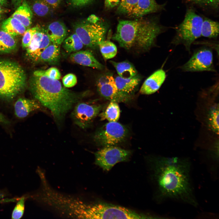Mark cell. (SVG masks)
Segmentation results:
<instances>
[{
	"mask_svg": "<svg viewBox=\"0 0 219 219\" xmlns=\"http://www.w3.org/2000/svg\"><path fill=\"white\" fill-rule=\"evenodd\" d=\"M138 0H120L117 9L120 13L129 16Z\"/></svg>",
	"mask_w": 219,
	"mask_h": 219,
	"instance_id": "31",
	"label": "cell"
},
{
	"mask_svg": "<svg viewBox=\"0 0 219 219\" xmlns=\"http://www.w3.org/2000/svg\"><path fill=\"white\" fill-rule=\"evenodd\" d=\"M101 53L106 59L112 58L115 56L117 53V48L116 45L109 40H103L99 45Z\"/></svg>",
	"mask_w": 219,
	"mask_h": 219,
	"instance_id": "29",
	"label": "cell"
},
{
	"mask_svg": "<svg viewBox=\"0 0 219 219\" xmlns=\"http://www.w3.org/2000/svg\"><path fill=\"white\" fill-rule=\"evenodd\" d=\"M200 6L217 9L218 8L219 0H190Z\"/></svg>",
	"mask_w": 219,
	"mask_h": 219,
	"instance_id": "35",
	"label": "cell"
},
{
	"mask_svg": "<svg viewBox=\"0 0 219 219\" xmlns=\"http://www.w3.org/2000/svg\"><path fill=\"white\" fill-rule=\"evenodd\" d=\"M44 32L40 28L33 35L29 46L26 49V56L32 61H39L43 52L40 46Z\"/></svg>",
	"mask_w": 219,
	"mask_h": 219,
	"instance_id": "19",
	"label": "cell"
},
{
	"mask_svg": "<svg viewBox=\"0 0 219 219\" xmlns=\"http://www.w3.org/2000/svg\"><path fill=\"white\" fill-rule=\"evenodd\" d=\"M120 77L124 78H131L136 76L137 71L133 65L127 61L116 62L110 61Z\"/></svg>",
	"mask_w": 219,
	"mask_h": 219,
	"instance_id": "24",
	"label": "cell"
},
{
	"mask_svg": "<svg viewBox=\"0 0 219 219\" xmlns=\"http://www.w3.org/2000/svg\"><path fill=\"white\" fill-rule=\"evenodd\" d=\"M219 109L218 106L214 108L209 114V122L212 129L216 133L219 131Z\"/></svg>",
	"mask_w": 219,
	"mask_h": 219,
	"instance_id": "33",
	"label": "cell"
},
{
	"mask_svg": "<svg viewBox=\"0 0 219 219\" xmlns=\"http://www.w3.org/2000/svg\"><path fill=\"white\" fill-rule=\"evenodd\" d=\"M10 124V122L5 116L0 112V124L8 125Z\"/></svg>",
	"mask_w": 219,
	"mask_h": 219,
	"instance_id": "42",
	"label": "cell"
},
{
	"mask_svg": "<svg viewBox=\"0 0 219 219\" xmlns=\"http://www.w3.org/2000/svg\"><path fill=\"white\" fill-rule=\"evenodd\" d=\"M31 92L39 103L49 109L57 122L62 120L74 105L85 96L86 92L76 93L57 80L34 71L30 80Z\"/></svg>",
	"mask_w": 219,
	"mask_h": 219,
	"instance_id": "2",
	"label": "cell"
},
{
	"mask_svg": "<svg viewBox=\"0 0 219 219\" xmlns=\"http://www.w3.org/2000/svg\"><path fill=\"white\" fill-rule=\"evenodd\" d=\"M63 43L64 50L68 53L79 51L84 45L81 39L75 33L65 39Z\"/></svg>",
	"mask_w": 219,
	"mask_h": 219,
	"instance_id": "28",
	"label": "cell"
},
{
	"mask_svg": "<svg viewBox=\"0 0 219 219\" xmlns=\"http://www.w3.org/2000/svg\"><path fill=\"white\" fill-rule=\"evenodd\" d=\"M21 66L11 61L0 59V98L12 100L23 90L26 82Z\"/></svg>",
	"mask_w": 219,
	"mask_h": 219,
	"instance_id": "5",
	"label": "cell"
},
{
	"mask_svg": "<svg viewBox=\"0 0 219 219\" xmlns=\"http://www.w3.org/2000/svg\"><path fill=\"white\" fill-rule=\"evenodd\" d=\"M26 197L23 196L20 198L12 211L11 218L13 219H19L23 216L25 210V203Z\"/></svg>",
	"mask_w": 219,
	"mask_h": 219,
	"instance_id": "32",
	"label": "cell"
},
{
	"mask_svg": "<svg viewBox=\"0 0 219 219\" xmlns=\"http://www.w3.org/2000/svg\"><path fill=\"white\" fill-rule=\"evenodd\" d=\"M43 203L44 206L61 216L76 218H90L92 203L64 194L51 188L45 193Z\"/></svg>",
	"mask_w": 219,
	"mask_h": 219,
	"instance_id": "4",
	"label": "cell"
},
{
	"mask_svg": "<svg viewBox=\"0 0 219 219\" xmlns=\"http://www.w3.org/2000/svg\"><path fill=\"white\" fill-rule=\"evenodd\" d=\"M128 130L124 126L117 122H109L98 129L93 139L98 145L103 147L115 146L126 138Z\"/></svg>",
	"mask_w": 219,
	"mask_h": 219,
	"instance_id": "9",
	"label": "cell"
},
{
	"mask_svg": "<svg viewBox=\"0 0 219 219\" xmlns=\"http://www.w3.org/2000/svg\"><path fill=\"white\" fill-rule=\"evenodd\" d=\"M45 32L51 42L59 45L63 43L67 35L65 25L59 21L50 23Z\"/></svg>",
	"mask_w": 219,
	"mask_h": 219,
	"instance_id": "18",
	"label": "cell"
},
{
	"mask_svg": "<svg viewBox=\"0 0 219 219\" xmlns=\"http://www.w3.org/2000/svg\"><path fill=\"white\" fill-rule=\"evenodd\" d=\"M2 17V14H0V20L1 18Z\"/></svg>",
	"mask_w": 219,
	"mask_h": 219,
	"instance_id": "46",
	"label": "cell"
},
{
	"mask_svg": "<svg viewBox=\"0 0 219 219\" xmlns=\"http://www.w3.org/2000/svg\"><path fill=\"white\" fill-rule=\"evenodd\" d=\"M203 19L192 9H188L182 22L176 28L174 42L182 43L189 50L192 43L201 36Z\"/></svg>",
	"mask_w": 219,
	"mask_h": 219,
	"instance_id": "6",
	"label": "cell"
},
{
	"mask_svg": "<svg viewBox=\"0 0 219 219\" xmlns=\"http://www.w3.org/2000/svg\"><path fill=\"white\" fill-rule=\"evenodd\" d=\"M40 29V27L37 26L26 29L22 39V45L23 49H26L29 46L33 35Z\"/></svg>",
	"mask_w": 219,
	"mask_h": 219,
	"instance_id": "34",
	"label": "cell"
},
{
	"mask_svg": "<svg viewBox=\"0 0 219 219\" xmlns=\"http://www.w3.org/2000/svg\"><path fill=\"white\" fill-rule=\"evenodd\" d=\"M11 16L19 21L27 29L29 28L32 23L33 13L31 7L25 0Z\"/></svg>",
	"mask_w": 219,
	"mask_h": 219,
	"instance_id": "20",
	"label": "cell"
},
{
	"mask_svg": "<svg viewBox=\"0 0 219 219\" xmlns=\"http://www.w3.org/2000/svg\"><path fill=\"white\" fill-rule=\"evenodd\" d=\"M7 0H0V5L3 6H6L7 5Z\"/></svg>",
	"mask_w": 219,
	"mask_h": 219,
	"instance_id": "45",
	"label": "cell"
},
{
	"mask_svg": "<svg viewBox=\"0 0 219 219\" xmlns=\"http://www.w3.org/2000/svg\"><path fill=\"white\" fill-rule=\"evenodd\" d=\"M97 90L99 94L104 98L118 102H127L131 96L119 91L114 78L109 74L103 75L98 78L96 83Z\"/></svg>",
	"mask_w": 219,
	"mask_h": 219,
	"instance_id": "11",
	"label": "cell"
},
{
	"mask_svg": "<svg viewBox=\"0 0 219 219\" xmlns=\"http://www.w3.org/2000/svg\"><path fill=\"white\" fill-rule=\"evenodd\" d=\"M103 108L102 105L89 103L78 102L71 113L74 123L83 129L87 128L92 121L99 113Z\"/></svg>",
	"mask_w": 219,
	"mask_h": 219,
	"instance_id": "12",
	"label": "cell"
},
{
	"mask_svg": "<svg viewBox=\"0 0 219 219\" xmlns=\"http://www.w3.org/2000/svg\"><path fill=\"white\" fill-rule=\"evenodd\" d=\"M8 196L7 193L5 191L0 190V203L3 202H9L13 201V199L7 198Z\"/></svg>",
	"mask_w": 219,
	"mask_h": 219,
	"instance_id": "40",
	"label": "cell"
},
{
	"mask_svg": "<svg viewBox=\"0 0 219 219\" xmlns=\"http://www.w3.org/2000/svg\"><path fill=\"white\" fill-rule=\"evenodd\" d=\"M164 5L158 4L155 0H138L136 5L129 15L137 18L156 12L163 9Z\"/></svg>",
	"mask_w": 219,
	"mask_h": 219,
	"instance_id": "16",
	"label": "cell"
},
{
	"mask_svg": "<svg viewBox=\"0 0 219 219\" xmlns=\"http://www.w3.org/2000/svg\"><path fill=\"white\" fill-rule=\"evenodd\" d=\"M164 30L163 26L153 20H122L119 21L112 38L126 50H146Z\"/></svg>",
	"mask_w": 219,
	"mask_h": 219,
	"instance_id": "3",
	"label": "cell"
},
{
	"mask_svg": "<svg viewBox=\"0 0 219 219\" xmlns=\"http://www.w3.org/2000/svg\"><path fill=\"white\" fill-rule=\"evenodd\" d=\"M150 164L161 201L172 200L197 207L189 161L176 157H158L151 160Z\"/></svg>",
	"mask_w": 219,
	"mask_h": 219,
	"instance_id": "1",
	"label": "cell"
},
{
	"mask_svg": "<svg viewBox=\"0 0 219 219\" xmlns=\"http://www.w3.org/2000/svg\"><path fill=\"white\" fill-rule=\"evenodd\" d=\"M9 11V9H7L2 6L0 5V14H2L7 13Z\"/></svg>",
	"mask_w": 219,
	"mask_h": 219,
	"instance_id": "44",
	"label": "cell"
},
{
	"mask_svg": "<svg viewBox=\"0 0 219 219\" xmlns=\"http://www.w3.org/2000/svg\"><path fill=\"white\" fill-rule=\"evenodd\" d=\"M70 59L74 63L98 69H102L103 65L95 58L93 54L88 50L78 51L71 54Z\"/></svg>",
	"mask_w": 219,
	"mask_h": 219,
	"instance_id": "15",
	"label": "cell"
},
{
	"mask_svg": "<svg viewBox=\"0 0 219 219\" xmlns=\"http://www.w3.org/2000/svg\"><path fill=\"white\" fill-rule=\"evenodd\" d=\"M219 32V23L209 19H203L202 23L201 36L209 38L217 36Z\"/></svg>",
	"mask_w": 219,
	"mask_h": 219,
	"instance_id": "26",
	"label": "cell"
},
{
	"mask_svg": "<svg viewBox=\"0 0 219 219\" xmlns=\"http://www.w3.org/2000/svg\"><path fill=\"white\" fill-rule=\"evenodd\" d=\"M59 45L51 42L40 54L39 61L49 63H55L60 57Z\"/></svg>",
	"mask_w": 219,
	"mask_h": 219,
	"instance_id": "23",
	"label": "cell"
},
{
	"mask_svg": "<svg viewBox=\"0 0 219 219\" xmlns=\"http://www.w3.org/2000/svg\"><path fill=\"white\" fill-rule=\"evenodd\" d=\"M0 28L15 37L23 35L27 29L18 19L11 16L2 23Z\"/></svg>",
	"mask_w": 219,
	"mask_h": 219,
	"instance_id": "22",
	"label": "cell"
},
{
	"mask_svg": "<svg viewBox=\"0 0 219 219\" xmlns=\"http://www.w3.org/2000/svg\"><path fill=\"white\" fill-rule=\"evenodd\" d=\"M181 68L186 71H214L212 52L207 48L198 50Z\"/></svg>",
	"mask_w": 219,
	"mask_h": 219,
	"instance_id": "13",
	"label": "cell"
},
{
	"mask_svg": "<svg viewBox=\"0 0 219 219\" xmlns=\"http://www.w3.org/2000/svg\"><path fill=\"white\" fill-rule=\"evenodd\" d=\"M131 152L115 146L103 147L95 154V163L105 171H109L116 163L127 161Z\"/></svg>",
	"mask_w": 219,
	"mask_h": 219,
	"instance_id": "10",
	"label": "cell"
},
{
	"mask_svg": "<svg viewBox=\"0 0 219 219\" xmlns=\"http://www.w3.org/2000/svg\"><path fill=\"white\" fill-rule=\"evenodd\" d=\"M114 79L119 91L129 95L134 92L140 82V78L136 75L129 78H124L118 76Z\"/></svg>",
	"mask_w": 219,
	"mask_h": 219,
	"instance_id": "21",
	"label": "cell"
},
{
	"mask_svg": "<svg viewBox=\"0 0 219 219\" xmlns=\"http://www.w3.org/2000/svg\"><path fill=\"white\" fill-rule=\"evenodd\" d=\"M37 71L40 74L52 79L58 80L61 77V74L59 71L55 67H51L46 70Z\"/></svg>",
	"mask_w": 219,
	"mask_h": 219,
	"instance_id": "36",
	"label": "cell"
},
{
	"mask_svg": "<svg viewBox=\"0 0 219 219\" xmlns=\"http://www.w3.org/2000/svg\"><path fill=\"white\" fill-rule=\"evenodd\" d=\"M62 81L64 86L71 88L74 86L77 83V78L75 75L72 73L68 74L62 78Z\"/></svg>",
	"mask_w": 219,
	"mask_h": 219,
	"instance_id": "37",
	"label": "cell"
},
{
	"mask_svg": "<svg viewBox=\"0 0 219 219\" xmlns=\"http://www.w3.org/2000/svg\"><path fill=\"white\" fill-rule=\"evenodd\" d=\"M50 7L43 0H35L32 4L31 8L36 15L43 17L48 14Z\"/></svg>",
	"mask_w": 219,
	"mask_h": 219,
	"instance_id": "30",
	"label": "cell"
},
{
	"mask_svg": "<svg viewBox=\"0 0 219 219\" xmlns=\"http://www.w3.org/2000/svg\"><path fill=\"white\" fill-rule=\"evenodd\" d=\"M47 3L50 7L56 9L59 5L62 0H43Z\"/></svg>",
	"mask_w": 219,
	"mask_h": 219,
	"instance_id": "41",
	"label": "cell"
},
{
	"mask_svg": "<svg viewBox=\"0 0 219 219\" xmlns=\"http://www.w3.org/2000/svg\"><path fill=\"white\" fill-rule=\"evenodd\" d=\"M17 46L15 37L0 28V53H8L14 50Z\"/></svg>",
	"mask_w": 219,
	"mask_h": 219,
	"instance_id": "25",
	"label": "cell"
},
{
	"mask_svg": "<svg viewBox=\"0 0 219 219\" xmlns=\"http://www.w3.org/2000/svg\"><path fill=\"white\" fill-rule=\"evenodd\" d=\"M166 78L164 70L159 69L155 71L144 81L140 90L144 95H150L155 93L160 88Z\"/></svg>",
	"mask_w": 219,
	"mask_h": 219,
	"instance_id": "14",
	"label": "cell"
},
{
	"mask_svg": "<svg viewBox=\"0 0 219 219\" xmlns=\"http://www.w3.org/2000/svg\"><path fill=\"white\" fill-rule=\"evenodd\" d=\"M120 1V0H105V5L107 8H113L119 5Z\"/></svg>",
	"mask_w": 219,
	"mask_h": 219,
	"instance_id": "39",
	"label": "cell"
},
{
	"mask_svg": "<svg viewBox=\"0 0 219 219\" xmlns=\"http://www.w3.org/2000/svg\"><path fill=\"white\" fill-rule=\"evenodd\" d=\"M153 216L120 206L106 203H93L91 219H151Z\"/></svg>",
	"mask_w": 219,
	"mask_h": 219,
	"instance_id": "8",
	"label": "cell"
},
{
	"mask_svg": "<svg viewBox=\"0 0 219 219\" xmlns=\"http://www.w3.org/2000/svg\"><path fill=\"white\" fill-rule=\"evenodd\" d=\"M12 3L15 9L17 8L21 4L22 0H11Z\"/></svg>",
	"mask_w": 219,
	"mask_h": 219,
	"instance_id": "43",
	"label": "cell"
},
{
	"mask_svg": "<svg viewBox=\"0 0 219 219\" xmlns=\"http://www.w3.org/2000/svg\"><path fill=\"white\" fill-rule=\"evenodd\" d=\"M75 33L79 37L84 45L95 48L104 40L106 33V27L99 21L98 17L87 19V21L76 24Z\"/></svg>",
	"mask_w": 219,
	"mask_h": 219,
	"instance_id": "7",
	"label": "cell"
},
{
	"mask_svg": "<svg viewBox=\"0 0 219 219\" xmlns=\"http://www.w3.org/2000/svg\"><path fill=\"white\" fill-rule=\"evenodd\" d=\"M40 108V104L35 100L21 98H19L14 104L15 114L17 117L23 118Z\"/></svg>",
	"mask_w": 219,
	"mask_h": 219,
	"instance_id": "17",
	"label": "cell"
},
{
	"mask_svg": "<svg viewBox=\"0 0 219 219\" xmlns=\"http://www.w3.org/2000/svg\"><path fill=\"white\" fill-rule=\"evenodd\" d=\"M92 0H70L71 5L75 7H81L85 6Z\"/></svg>",
	"mask_w": 219,
	"mask_h": 219,
	"instance_id": "38",
	"label": "cell"
},
{
	"mask_svg": "<svg viewBox=\"0 0 219 219\" xmlns=\"http://www.w3.org/2000/svg\"><path fill=\"white\" fill-rule=\"evenodd\" d=\"M120 110L117 103L111 101L105 110L99 114L102 120H106L109 122H117L120 117Z\"/></svg>",
	"mask_w": 219,
	"mask_h": 219,
	"instance_id": "27",
	"label": "cell"
}]
</instances>
